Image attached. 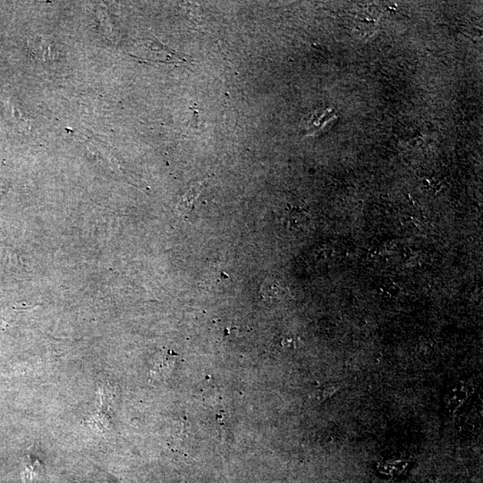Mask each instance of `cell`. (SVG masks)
Wrapping results in <instances>:
<instances>
[{"instance_id": "obj_1", "label": "cell", "mask_w": 483, "mask_h": 483, "mask_svg": "<svg viewBox=\"0 0 483 483\" xmlns=\"http://www.w3.org/2000/svg\"><path fill=\"white\" fill-rule=\"evenodd\" d=\"M205 182H200L196 183L190 188V190L185 194L177 204V211L178 215L182 217H187L188 214L191 213L192 210L194 206L195 201L200 196L201 192L204 189Z\"/></svg>"}]
</instances>
